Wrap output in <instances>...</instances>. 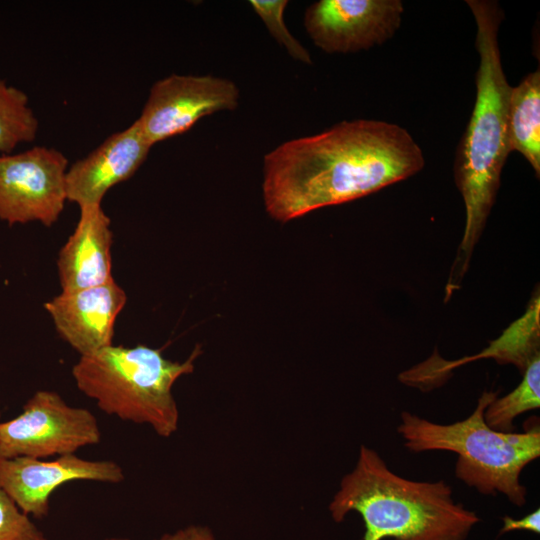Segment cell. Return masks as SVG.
Returning a JSON list of instances; mask_svg holds the SVG:
<instances>
[{
    "mask_svg": "<svg viewBox=\"0 0 540 540\" xmlns=\"http://www.w3.org/2000/svg\"><path fill=\"white\" fill-rule=\"evenodd\" d=\"M508 130L511 151L521 153L540 174V71L526 75L511 87L508 100Z\"/></svg>",
    "mask_w": 540,
    "mask_h": 540,
    "instance_id": "15",
    "label": "cell"
},
{
    "mask_svg": "<svg viewBox=\"0 0 540 540\" xmlns=\"http://www.w3.org/2000/svg\"><path fill=\"white\" fill-rule=\"evenodd\" d=\"M503 527L501 528L499 535L515 531V530H527L539 534L540 532V510L536 509L532 513L522 517L521 519H514L509 516L503 517Z\"/></svg>",
    "mask_w": 540,
    "mask_h": 540,
    "instance_id": "20",
    "label": "cell"
},
{
    "mask_svg": "<svg viewBox=\"0 0 540 540\" xmlns=\"http://www.w3.org/2000/svg\"><path fill=\"white\" fill-rule=\"evenodd\" d=\"M68 160L55 148L35 146L0 155V219L9 225H53L66 196Z\"/></svg>",
    "mask_w": 540,
    "mask_h": 540,
    "instance_id": "7",
    "label": "cell"
},
{
    "mask_svg": "<svg viewBox=\"0 0 540 540\" xmlns=\"http://www.w3.org/2000/svg\"><path fill=\"white\" fill-rule=\"evenodd\" d=\"M400 0H320L305 11V29L326 53H355L383 44L400 27Z\"/></svg>",
    "mask_w": 540,
    "mask_h": 540,
    "instance_id": "9",
    "label": "cell"
},
{
    "mask_svg": "<svg viewBox=\"0 0 540 540\" xmlns=\"http://www.w3.org/2000/svg\"><path fill=\"white\" fill-rule=\"evenodd\" d=\"M127 301L113 279L105 284L64 292L44 304L59 336L81 356L112 345L117 316Z\"/></svg>",
    "mask_w": 540,
    "mask_h": 540,
    "instance_id": "11",
    "label": "cell"
},
{
    "mask_svg": "<svg viewBox=\"0 0 540 540\" xmlns=\"http://www.w3.org/2000/svg\"><path fill=\"white\" fill-rule=\"evenodd\" d=\"M540 299L535 294L526 312L489 346L473 356L446 361L442 358H429L426 362L402 373L404 383L420 388L439 385L448 373L463 364L479 359L493 358L500 364H513L521 373L539 352L540 340Z\"/></svg>",
    "mask_w": 540,
    "mask_h": 540,
    "instance_id": "14",
    "label": "cell"
},
{
    "mask_svg": "<svg viewBox=\"0 0 540 540\" xmlns=\"http://www.w3.org/2000/svg\"><path fill=\"white\" fill-rule=\"evenodd\" d=\"M110 218L101 205L80 208L74 232L60 249L57 259L62 291L99 286L113 280Z\"/></svg>",
    "mask_w": 540,
    "mask_h": 540,
    "instance_id": "13",
    "label": "cell"
},
{
    "mask_svg": "<svg viewBox=\"0 0 540 540\" xmlns=\"http://www.w3.org/2000/svg\"><path fill=\"white\" fill-rule=\"evenodd\" d=\"M474 16L479 66L474 108L455 159V182L465 206V227L446 293L464 275L494 204L500 176L511 152L508 100L511 86L503 71L498 31L503 13L495 1L467 0Z\"/></svg>",
    "mask_w": 540,
    "mask_h": 540,
    "instance_id": "2",
    "label": "cell"
},
{
    "mask_svg": "<svg viewBox=\"0 0 540 540\" xmlns=\"http://www.w3.org/2000/svg\"><path fill=\"white\" fill-rule=\"evenodd\" d=\"M38 128L28 96L0 79V153L10 154L19 144L32 142Z\"/></svg>",
    "mask_w": 540,
    "mask_h": 540,
    "instance_id": "17",
    "label": "cell"
},
{
    "mask_svg": "<svg viewBox=\"0 0 540 540\" xmlns=\"http://www.w3.org/2000/svg\"><path fill=\"white\" fill-rule=\"evenodd\" d=\"M335 522L357 512L363 540H466L480 522L455 502L443 480L414 481L399 476L374 449L361 445L355 467L340 482L329 504Z\"/></svg>",
    "mask_w": 540,
    "mask_h": 540,
    "instance_id": "3",
    "label": "cell"
},
{
    "mask_svg": "<svg viewBox=\"0 0 540 540\" xmlns=\"http://www.w3.org/2000/svg\"><path fill=\"white\" fill-rule=\"evenodd\" d=\"M424 155L410 133L379 120L342 121L280 144L263 159L266 212L286 223L349 202L419 172Z\"/></svg>",
    "mask_w": 540,
    "mask_h": 540,
    "instance_id": "1",
    "label": "cell"
},
{
    "mask_svg": "<svg viewBox=\"0 0 540 540\" xmlns=\"http://www.w3.org/2000/svg\"><path fill=\"white\" fill-rule=\"evenodd\" d=\"M155 540H215V538L208 527L193 525L174 533H166Z\"/></svg>",
    "mask_w": 540,
    "mask_h": 540,
    "instance_id": "21",
    "label": "cell"
},
{
    "mask_svg": "<svg viewBox=\"0 0 540 540\" xmlns=\"http://www.w3.org/2000/svg\"><path fill=\"white\" fill-rule=\"evenodd\" d=\"M102 540H132V539L123 538V537H110V538H105V539H102Z\"/></svg>",
    "mask_w": 540,
    "mask_h": 540,
    "instance_id": "22",
    "label": "cell"
},
{
    "mask_svg": "<svg viewBox=\"0 0 540 540\" xmlns=\"http://www.w3.org/2000/svg\"><path fill=\"white\" fill-rule=\"evenodd\" d=\"M201 352L197 344L185 361L178 362L165 358L160 349L112 344L81 356L72 376L78 389L106 414L149 425L167 438L177 431L179 422L172 387L194 371Z\"/></svg>",
    "mask_w": 540,
    "mask_h": 540,
    "instance_id": "5",
    "label": "cell"
},
{
    "mask_svg": "<svg viewBox=\"0 0 540 540\" xmlns=\"http://www.w3.org/2000/svg\"><path fill=\"white\" fill-rule=\"evenodd\" d=\"M496 397L498 392L484 391L469 417L451 424H438L404 411L397 432L412 452L456 453L455 476L459 480L483 495L501 493L520 507L527 496L520 475L540 456L539 424L522 433L491 429L484 411Z\"/></svg>",
    "mask_w": 540,
    "mask_h": 540,
    "instance_id": "4",
    "label": "cell"
},
{
    "mask_svg": "<svg viewBox=\"0 0 540 540\" xmlns=\"http://www.w3.org/2000/svg\"><path fill=\"white\" fill-rule=\"evenodd\" d=\"M122 467L112 460H87L66 454L54 460L31 457L0 458V486L27 515L44 518L50 497L61 485L72 481L119 483Z\"/></svg>",
    "mask_w": 540,
    "mask_h": 540,
    "instance_id": "10",
    "label": "cell"
},
{
    "mask_svg": "<svg viewBox=\"0 0 540 540\" xmlns=\"http://www.w3.org/2000/svg\"><path fill=\"white\" fill-rule=\"evenodd\" d=\"M239 100V88L229 79L171 74L152 85L136 121L153 146L188 131L207 115L236 109Z\"/></svg>",
    "mask_w": 540,
    "mask_h": 540,
    "instance_id": "8",
    "label": "cell"
},
{
    "mask_svg": "<svg viewBox=\"0 0 540 540\" xmlns=\"http://www.w3.org/2000/svg\"><path fill=\"white\" fill-rule=\"evenodd\" d=\"M101 438L98 421L88 409L67 404L54 391L39 390L20 414L0 422V458L75 454Z\"/></svg>",
    "mask_w": 540,
    "mask_h": 540,
    "instance_id": "6",
    "label": "cell"
},
{
    "mask_svg": "<svg viewBox=\"0 0 540 540\" xmlns=\"http://www.w3.org/2000/svg\"><path fill=\"white\" fill-rule=\"evenodd\" d=\"M249 3L271 36L294 60L312 64L309 51L291 34L285 24L287 0H251Z\"/></svg>",
    "mask_w": 540,
    "mask_h": 540,
    "instance_id": "18",
    "label": "cell"
},
{
    "mask_svg": "<svg viewBox=\"0 0 540 540\" xmlns=\"http://www.w3.org/2000/svg\"><path fill=\"white\" fill-rule=\"evenodd\" d=\"M151 147L136 120L110 135L86 157L68 167L67 201L79 208L101 205L109 189L134 175Z\"/></svg>",
    "mask_w": 540,
    "mask_h": 540,
    "instance_id": "12",
    "label": "cell"
},
{
    "mask_svg": "<svg viewBox=\"0 0 540 540\" xmlns=\"http://www.w3.org/2000/svg\"><path fill=\"white\" fill-rule=\"evenodd\" d=\"M522 381L504 397H496L485 409V423L493 430L513 432L515 418L540 407V355L524 370Z\"/></svg>",
    "mask_w": 540,
    "mask_h": 540,
    "instance_id": "16",
    "label": "cell"
},
{
    "mask_svg": "<svg viewBox=\"0 0 540 540\" xmlns=\"http://www.w3.org/2000/svg\"><path fill=\"white\" fill-rule=\"evenodd\" d=\"M0 540H48L0 486Z\"/></svg>",
    "mask_w": 540,
    "mask_h": 540,
    "instance_id": "19",
    "label": "cell"
}]
</instances>
